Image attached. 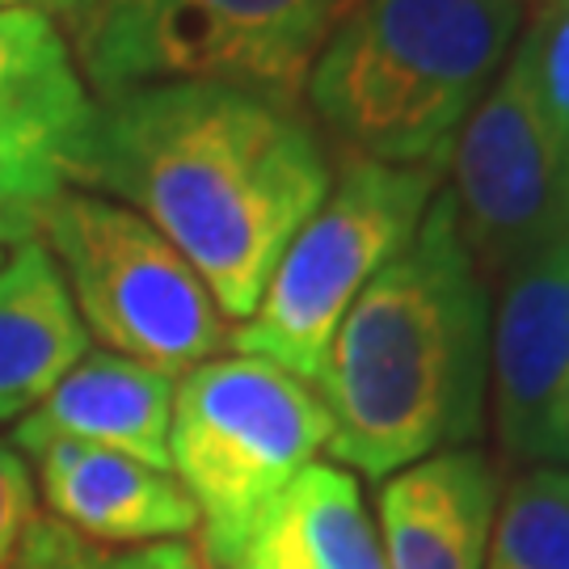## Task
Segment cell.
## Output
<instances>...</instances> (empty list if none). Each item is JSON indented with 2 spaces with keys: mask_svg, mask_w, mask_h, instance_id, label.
I'll return each instance as SVG.
<instances>
[{
  "mask_svg": "<svg viewBox=\"0 0 569 569\" xmlns=\"http://www.w3.org/2000/svg\"><path fill=\"white\" fill-rule=\"evenodd\" d=\"M0 119L39 122L72 140L93 119V93L51 13L0 9Z\"/></svg>",
  "mask_w": 569,
  "mask_h": 569,
  "instance_id": "obj_15",
  "label": "cell"
},
{
  "mask_svg": "<svg viewBox=\"0 0 569 569\" xmlns=\"http://www.w3.org/2000/svg\"><path fill=\"white\" fill-rule=\"evenodd\" d=\"M216 569H388L380 528L363 507L359 477L312 465L266 502L228 545Z\"/></svg>",
  "mask_w": 569,
  "mask_h": 569,
  "instance_id": "obj_12",
  "label": "cell"
},
{
  "mask_svg": "<svg viewBox=\"0 0 569 569\" xmlns=\"http://www.w3.org/2000/svg\"><path fill=\"white\" fill-rule=\"evenodd\" d=\"M502 481L481 448L427 456L380 489L388 569H486Z\"/></svg>",
  "mask_w": 569,
  "mask_h": 569,
  "instance_id": "obj_11",
  "label": "cell"
},
{
  "mask_svg": "<svg viewBox=\"0 0 569 569\" xmlns=\"http://www.w3.org/2000/svg\"><path fill=\"white\" fill-rule=\"evenodd\" d=\"M4 569H216L207 552L190 549L182 540H161L131 552H114L93 545L63 528L60 519H34L26 540L18 545L13 561Z\"/></svg>",
  "mask_w": 569,
  "mask_h": 569,
  "instance_id": "obj_18",
  "label": "cell"
},
{
  "mask_svg": "<svg viewBox=\"0 0 569 569\" xmlns=\"http://www.w3.org/2000/svg\"><path fill=\"white\" fill-rule=\"evenodd\" d=\"M34 237L60 266L89 338L106 350L182 376L232 346L228 317L199 270L119 199L68 186L39 211Z\"/></svg>",
  "mask_w": 569,
  "mask_h": 569,
  "instance_id": "obj_6",
  "label": "cell"
},
{
  "mask_svg": "<svg viewBox=\"0 0 569 569\" xmlns=\"http://www.w3.org/2000/svg\"><path fill=\"white\" fill-rule=\"evenodd\" d=\"M4 253H9V244H4V241H0V262H4Z\"/></svg>",
  "mask_w": 569,
  "mask_h": 569,
  "instance_id": "obj_22",
  "label": "cell"
},
{
  "mask_svg": "<svg viewBox=\"0 0 569 569\" xmlns=\"http://www.w3.org/2000/svg\"><path fill=\"white\" fill-rule=\"evenodd\" d=\"M523 21L528 0H355L308 72V110L342 152L443 173Z\"/></svg>",
  "mask_w": 569,
  "mask_h": 569,
  "instance_id": "obj_3",
  "label": "cell"
},
{
  "mask_svg": "<svg viewBox=\"0 0 569 569\" xmlns=\"http://www.w3.org/2000/svg\"><path fill=\"white\" fill-rule=\"evenodd\" d=\"M451 203L486 279L569 241V173L515 42L507 68L477 102L451 148Z\"/></svg>",
  "mask_w": 569,
  "mask_h": 569,
  "instance_id": "obj_8",
  "label": "cell"
},
{
  "mask_svg": "<svg viewBox=\"0 0 569 569\" xmlns=\"http://www.w3.org/2000/svg\"><path fill=\"white\" fill-rule=\"evenodd\" d=\"M486 569H569V468H523L498 498Z\"/></svg>",
  "mask_w": 569,
  "mask_h": 569,
  "instance_id": "obj_16",
  "label": "cell"
},
{
  "mask_svg": "<svg viewBox=\"0 0 569 569\" xmlns=\"http://www.w3.org/2000/svg\"><path fill=\"white\" fill-rule=\"evenodd\" d=\"M489 401L510 460L569 468V241L498 279Z\"/></svg>",
  "mask_w": 569,
  "mask_h": 569,
  "instance_id": "obj_9",
  "label": "cell"
},
{
  "mask_svg": "<svg viewBox=\"0 0 569 569\" xmlns=\"http://www.w3.org/2000/svg\"><path fill=\"white\" fill-rule=\"evenodd\" d=\"M355 0H81L72 56L89 93L216 81L300 98Z\"/></svg>",
  "mask_w": 569,
  "mask_h": 569,
  "instance_id": "obj_4",
  "label": "cell"
},
{
  "mask_svg": "<svg viewBox=\"0 0 569 569\" xmlns=\"http://www.w3.org/2000/svg\"><path fill=\"white\" fill-rule=\"evenodd\" d=\"M77 186L140 211L244 321L287 241L333 186V157L296 98L216 81L136 84L93 102Z\"/></svg>",
  "mask_w": 569,
  "mask_h": 569,
  "instance_id": "obj_1",
  "label": "cell"
},
{
  "mask_svg": "<svg viewBox=\"0 0 569 569\" xmlns=\"http://www.w3.org/2000/svg\"><path fill=\"white\" fill-rule=\"evenodd\" d=\"M519 51L528 60L531 89L549 122L557 157L569 173V0L536 4L531 21L519 30Z\"/></svg>",
  "mask_w": 569,
  "mask_h": 569,
  "instance_id": "obj_19",
  "label": "cell"
},
{
  "mask_svg": "<svg viewBox=\"0 0 569 569\" xmlns=\"http://www.w3.org/2000/svg\"><path fill=\"white\" fill-rule=\"evenodd\" d=\"M443 173L342 152L333 186L266 279L258 308L232 329L237 355H258L317 388L329 342L359 300L422 224Z\"/></svg>",
  "mask_w": 569,
  "mask_h": 569,
  "instance_id": "obj_5",
  "label": "cell"
},
{
  "mask_svg": "<svg viewBox=\"0 0 569 569\" xmlns=\"http://www.w3.org/2000/svg\"><path fill=\"white\" fill-rule=\"evenodd\" d=\"M9 443L34 460L51 519L93 545H157L199 528V507L169 468L51 435H13Z\"/></svg>",
  "mask_w": 569,
  "mask_h": 569,
  "instance_id": "obj_10",
  "label": "cell"
},
{
  "mask_svg": "<svg viewBox=\"0 0 569 569\" xmlns=\"http://www.w3.org/2000/svg\"><path fill=\"white\" fill-rule=\"evenodd\" d=\"M77 148L81 140L51 127L0 119V241L18 244L34 237L42 207L77 186Z\"/></svg>",
  "mask_w": 569,
  "mask_h": 569,
  "instance_id": "obj_17",
  "label": "cell"
},
{
  "mask_svg": "<svg viewBox=\"0 0 569 569\" xmlns=\"http://www.w3.org/2000/svg\"><path fill=\"white\" fill-rule=\"evenodd\" d=\"M489 279L439 186L413 241L359 291L333 333L317 392L326 451L363 477L472 448L486 427Z\"/></svg>",
  "mask_w": 569,
  "mask_h": 569,
  "instance_id": "obj_2",
  "label": "cell"
},
{
  "mask_svg": "<svg viewBox=\"0 0 569 569\" xmlns=\"http://www.w3.org/2000/svg\"><path fill=\"white\" fill-rule=\"evenodd\" d=\"M173 392H178V380L157 367L114 350H89L47 392L39 409L18 418L13 435H51V439L93 443L152 468H169Z\"/></svg>",
  "mask_w": 569,
  "mask_h": 569,
  "instance_id": "obj_13",
  "label": "cell"
},
{
  "mask_svg": "<svg viewBox=\"0 0 569 569\" xmlns=\"http://www.w3.org/2000/svg\"><path fill=\"white\" fill-rule=\"evenodd\" d=\"M329 443L321 392L258 355H216L182 371L169 468L199 507L203 552H220Z\"/></svg>",
  "mask_w": 569,
  "mask_h": 569,
  "instance_id": "obj_7",
  "label": "cell"
},
{
  "mask_svg": "<svg viewBox=\"0 0 569 569\" xmlns=\"http://www.w3.org/2000/svg\"><path fill=\"white\" fill-rule=\"evenodd\" d=\"M84 355L89 329L47 244H9L0 262V422L39 409Z\"/></svg>",
  "mask_w": 569,
  "mask_h": 569,
  "instance_id": "obj_14",
  "label": "cell"
},
{
  "mask_svg": "<svg viewBox=\"0 0 569 569\" xmlns=\"http://www.w3.org/2000/svg\"><path fill=\"white\" fill-rule=\"evenodd\" d=\"M531 4H549V0H531Z\"/></svg>",
  "mask_w": 569,
  "mask_h": 569,
  "instance_id": "obj_23",
  "label": "cell"
},
{
  "mask_svg": "<svg viewBox=\"0 0 569 569\" xmlns=\"http://www.w3.org/2000/svg\"><path fill=\"white\" fill-rule=\"evenodd\" d=\"M34 519H39L34 477L13 443H0V569L13 561Z\"/></svg>",
  "mask_w": 569,
  "mask_h": 569,
  "instance_id": "obj_20",
  "label": "cell"
},
{
  "mask_svg": "<svg viewBox=\"0 0 569 569\" xmlns=\"http://www.w3.org/2000/svg\"><path fill=\"white\" fill-rule=\"evenodd\" d=\"M81 0H0V9H39V13H72Z\"/></svg>",
  "mask_w": 569,
  "mask_h": 569,
  "instance_id": "obj_21",
  "label": "cell"
}]
</instances>
